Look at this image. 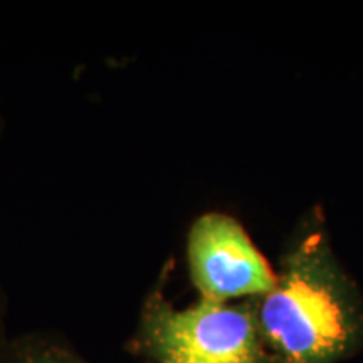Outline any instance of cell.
<instances>
[{
	"mask_svg": "<svg viewBox=\"0 0 363 363\" xmlns=\"http://www.w3.org/2000/svg\"><path fill=\"white\" fill-rule=\"evenodd\" d=\"M33 363H61V362H56V360H38V362H33Z\"/></svg>",
	"mask_w": 363,
	"mask_h": 363,
	"instance_id": "4",
	"label": "cell"
},
{
	"mask_svg": "<svg viewBox=\"0 0 363 363\" xmlns=\"http://www.w3.org/2000/svg\"><path fill=\"white\" fill-rule=\"evenodd\" d=\"M254 306L264 345L281 363H338L363 350V301L321 235L296 249Z\"/></svg>",
	"mask_w": 363,
	"mask_h": 363,
	"instance_id": "1",
	"label": "cell"
},
{
	"mask_svg": "<svg viewBox=\"0 0 363 363\" xmlns=\"http://www.w3.org/2000/svg\"><path fill=\"white\" fill-rule=\"evenodd\" d=\"M142 347L155 363H269L254 306L203 301L175 310L162 298L148 303Z\"/></svg>",
	"mask_w": 363,
	"mask_h": 363,
	"instance_id": "2",
	"label": "cell"
},
{
	"mask_svg": "<svg viewBox=\"0 0 363 363\" xmlns=\"http://www.w3.org/2000/svg\"><path fill=\"white\" fill-rule=\"evenodd\" d=\"M189 259L203 301L261 298L278 283L242 227L220 214H207L195 222L189 238Z\"/></svg>",
	"mask_w": 363,
	"mask_h": 363,
	"instance_id": "3",
	"label": "cell"
}]
</instances>
